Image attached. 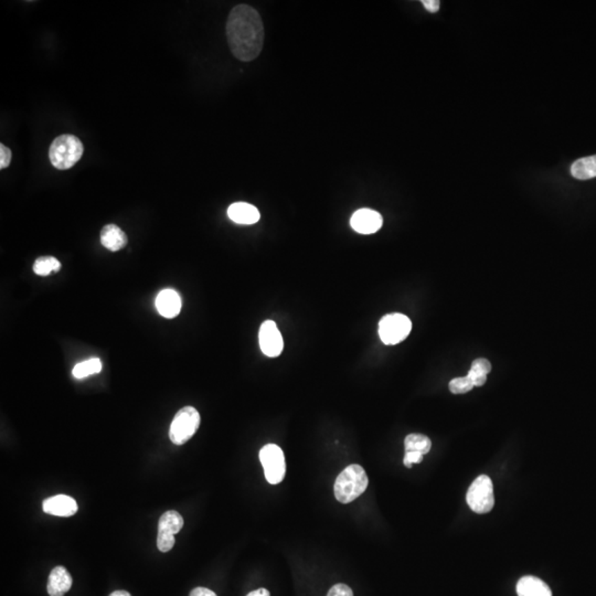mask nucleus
I'll return each instance as SVG.
<instances>
[{
  "instance_id": "obj_1",
  "label": "nucleus",
  "mask_w": 596,
  "mask_h": 596,
  "mask_svg": "<svg viewBox=\"0 0 596 596\" xmlns=\"http://www.w3.org/2000/svg\"><path fill=\"white\" fill-rule=\"evenodd\" d=\"M227 39L231 53L238 60H255L264 44V26L260 14L251 6L241 3L227 18Z\"/></svg>"
},
{
  "instance_id": "obj_2",
  "label": "nucleus",
  "mask_w": 596,
  "mask_h": 596,
  "mask_svg": "<svg viewBox=\"0 0 596 596\" xmlns=\"http://www.w3.org/2000/svg\"><path fill=\"white\" fill-rule=\"evenodd\" d=\"M369 478L364 467L353 464L346 467L335 481V497L342 503H353L366 492Z\"/></svg>"
},
{
  "instance_id": "obj_3",
  "label": "nucleus",
  "mask_w": 596,
  "mask_h": 596,
  "mask_svg": "<svg viewBox=\"0 0 596 596\" xmlns=\"http://www.w3.org/2000/svg\"><path fill=\"white\" fill-rule=\"evenodd\" d=\"M84 153L82 142L74 135H61L50 146L49 158L53 167L66 170L73 167Z\"/></svg>"
},
{
  "instance_id": "obj_4",
  "label": "nucleus",
  "mask_w": 596,
  "mask_h": 596,
  "mask_svg": "<svg viewBox=\"0 0 596 596\" xmlns=\"http://www.w3.org/2000/svg\"><path fill=\"white\" fill-rule=\"evenodd\" d=\"M199 412L194 407H185L177 412L170 424L169 438L175 445H183L196 434L200 427Z\"/></svg>"
},
{
  "instance_id": "obj_5",
  "label": "nucleus",
  "mask_w": 596,
  "mask_h": 596,
  "mask_svg": "<svg viewBox=\"0 0 596 596\" xmlns=\"http://www.w3.org/2000/svg\"><path fill=\"white\" fill-rule=\"evenodd\" d=\"M468 506L476 514H484L492 512L495 506L494 485L486 475H481L473 481L466 495Z\"/></svg>"
},
{
  "instance_id": "obj_6",
  "label": "nucleus",
  "mask_w": 596,
  "mask_h": 596,
  "mask_svg": "<svg viewBox=\"0 0 596 596\" xmlns=\"http://www.w3.org/2000/svg\"><path fill=\"white\" fill-rule=\"evenodd\" d=\"M412 323L405 315H386L379 323V336L384 345H397L410 335Z\"/></svg>"
},
{
  "instance_id": "obj_7",
  "label": "nucleus",
  "mask_w": 596,
  "mask_h": 596,
  "mask_svg": "<svg viewBox=\"0 0 596 596\" xmlns=\"http://www.w3.org/2000/svg\"><path fill=\"white\" fill-rule=\"evenodd\" d=\"M260 460L266 481L271 485L282 483L286 474V463L282 449L275 444H268L260 451Z\"/></svg>"
},
{
  "instance_id": "obj_8",
  "label": "nucleus",
  "mask_w": 596,
  "mask_h": 596,
  "mask_svg": "<svg viewBox=\"0 0 596 596\" xmlns=\"http://www.w3.org/2000/svg\"><path fill=\"white\" fill-rule=\"evenodd\" d=\"M183 527V518L178 512L169 510L162 514L158 523L157 547L162 552H168L175 546V534Z\"/></svg>"
},
{
  "instance_id": "obj_9",
  "label": "nucleus",
  "mask_w": 596,
  "mask_h": 596,
  "mask_svg": "<svg viewBox=\"0 0 596 596\" xmlns=\"http://www.w3.org/2000/svg\"><path fill=\"white\" fill-rule=\"evenodd\" d=\"M259 340L261 351L266 357L275 358L282 353L284 342L282 334L273 320H266L261 325Z\"/></svg>"
},
{
  "instance_id": "obj_10",
  "label": "nucleus",
  "mask_w": 596,
  "mask_h": 596,
  "mask_svg": "<svg viewBox=\"0 0 596 596\" xmlns=\"http://www.w3.org/2000/svg\"><path fill=\"white\" fill-rule=\"evenodd\" d=\"M383 219L381 214L371 209H359L353 214L351 225L360 234H372L380 230Z\"/></svg>"
},
{
  "instance_id": "obj_11",
  "label": "nucleus",
  "mask_w": 596,
  "mask_h": 596,
  "mask_svg": "<svg viewBox=\"0 0 596 596\" xmlns=\"http://www.w3.org/2000/svg\"><path fill=\"white\" fill-rule=\"evenodd\" d=\"M42 509L48 514L58 517H71L77 514L79 507L77 501L70 496L57 495L46 499L42 503Z\"/></svg>"
},
{
  "instance_id": "obj_12",
  "label": "nucleus",
  "mask_w": 596,
  "mask_h": 596,
  "mask_svg": "<svg viewBox=\"0 0 596 596\" xmlns=\"http://www.w3.org/2000/svg\"><path fill=\"white\" fill-rule=\"evenodd\" d=\"M183 306L180 295L175 290H162L156 297V308L162 317L175 318L178 316Z\"/></svg>"
},
{
  "instance_id": "obj_13",
  "label": "nucleus",
  "mask_w": 596,
  "mask_h": 596,
  "mask_svg": "<svg viewBox=\"0 0 596 596\" xmlns=\"http://www.w3.org/2000/svg\"><path fill=\"white\" fill-rule=\"evenodd\" d=\"M72 577L64 566H55L48 579L47 591L50 596H64L71 588Z\"/></svg>"
},
{
  "instance_id": "obj_14",
  "label": "nucleus",
  "mask_w": 596,
  "mask_h": 596,
  "mask_svg": "<svg viewBox=\"0 0 596 596\" xmlns=\"http://www.w3.org/2000/svg\"><path fill=\"white\" fill-rule=\"evenodd\" d=\"M227 216L238 225H254L260 220L261 214L254 205L246 203H236L227 209Z\"/></svg>"
},
{
  "instance_id": "obj_15",
  "label": "nucleus",
  "mask_w": 596,
  "mask_h": 596,
  "mask_svg": "<svg viewBox=\"0 0 596 596\" xmlns=\"http://www.w3.org/2000/svg\"><path fill=\"white\" fill-rule=\"evenodd\" d=\"M102 245L110 250L111 252H118L125 248L127 244V236L120 227L116 225H105L101 231Z\"/></svg>"
},
{
  "instance_id": "obj_16",
  "label": "nucleus",
  "mask_w": 596,
  "mask_h": 596,
  "mask_svg": "<svg viewBox=\"0 0 596 596\" xmlns=\"http://www.w3.org/2000/svg\"><path fill=\"white\" fill-rule=\"evenodd\" d=\"M517 594L518 596H552V592L547 583L531 575L520 579L517 584Z\"/></svg>"
},
{
  "instance_id": "obj_17",
  "label": "nucleus",
  "mask_w": 596,
  "mask_h": 596,
  "mask_svg": "<svg viewBox=\"0 0 596 596\" xmlns=\"http://www.w3.org/2000/svg\"><path fill=\"white\" fill-rule=\"evenodd\" d=\"M571 175L579 180H588L596 177V155L581 158L571 166Z\"/></svg>"
},
{
  "instance_id": "obj_18",
  "label": "nucleus",
  "mask_w": 596,
  "mask_h": 596,
  "mask_svg": "<svg viewBox=\"0 0 596 596\" xmlns=\"http://www.w3.org/2000/svg\"><path fill=\"white\" fill-rule=\"evenodd\" d=\"M405 451H418L425 455L432 449V442L423 434H410L404 440Z\"/></svg>"
},
{
  "instance_id": "obj_19",
  "label": "nucleus",
  "mask_w": 596,
  "mask_h": 596,
  "mask_svg": "<svg viewBox=\"0 0 596 596\" xmlns=\"http://www.w3.org/2000/svg\"><path fill=\"white\" fill-rule=\"evenodd\" d=\"M102 361L99 358H91L75 364L72 375L77 379H83L89 375H96L102 371Z\"/></svg>"
},
{
  "instance_id": "obj_20",
  "label": "nucleus",
  "mask_w": 596,
  "mask_h": 596,
  "mask_svg": "<svg viewBox=\"0 0 596 596\" xmlns=\"http://www.w3.org/2000/svg\"><path fill=\"white\" fill-rule=\"evenodd\" d=\"M60 261L53 257H39L33 264V272L40 277H48L53 272L60 271Z\"/></svg>"
},
{
  "instance_id": "obj_21",
  "label": "nucleus",
  "mask_w": 596,
  "mask_h": 596,
  "mask_svg": "<svg viewBox=\"0 0 596 596\" xmlns=\"http://www.w3.org/2000/svg\"><path fill=\"white\" fill-rule=\"evenodd\" d=\"M449 388L451 393L464 394L471 391L472 389L474 388V384L471 379L466 375V377L453 379L449 382Z\"/></svg>"
},
{
  "instance_id": "obj_22",
  "label": "nucleus",
  "mask_w": 596,
  "mask_h": 596,
  "mask_svg": "<svg viewBox=\"0 0 596 596\" xmlns=\"http://www.w3.org/2000/svg\"><path fill=\"white\" fill-rule=\"evenodd\" d=\"M471 370H473V371L481 372V373H484V375H488V373L492 371V364H490V361L487 360V359H476V360L473 361Z\"/></svg>"
},
{
  "instance_id": "obj_23",
  "label": "nucleus",
  "mask_w": 596,
  "mask_h": 596,
  "mask_svg": "<svg viewBox=\"0 0 596 596\" xmlns=\"http://www.w3.org/2000/svg\"><path fill=\"white\" fill-rule=\"evenodd\" d=\"M327 596H353V592L349 586L339 583L329 590Z\"/></svg>"
},
{
  "instance_id": "obj_24",
  "label": "nucleus",
  "mask_w": 596,
  "mask_h": 596,
  "mask_svg": "<svg viewBox=\"0 0 596 596\" xmlns=\"http://www.w3.org/2000/svg\"><path fill=\"white\" fill-rule=\"evenodd\" d=\"M423 454L418 451H405L404 463L405 467L411 468L413 464H418L423 460Z\"/></svg>"
},
{
  "instance_id": "obj_25",
  "label": "nucleus",
  "mask_w": 596,
  "mask_h": 596,
  "mask_svg": "<svg viewBox=\"0 0 596 596\" xmlns=\"http://www.w3.org/2000/svg\"><path fill=\"white\" fill-rule=\"evenodd\" d=\"M11 157H12V153H11L10 149L3 144H0V168L1 169L8 167L10 165Z\"/></svg>"
},
{
  "instance_id": "obj_26",
  "label": "nucleus",
  "mask_w": 596,
  "mask_h": 596,
  "mask_svg": "<svg viewBox=\"0 0 596 596\" xmlns=\"http://www.w3.org/2000/svg\"><path fill=\"white\" fill-rule=\"evenodd\" d=\"M467 377L471 379L472 382H473L474 387L484 386L485 383H486L487 381V375H484V373H481V372L473 371V370H469V372H468Z\"/></svg>"
},
{
  "instance_id": "obj_27",
  "label": "nucleus",
  "mask_w": 596,
  "mask_h": 596,
  "mask_svg": "<svg viewBox=\"0 0 596 596\" xmlns=\"http://www.w3.org/2000/svg\"><path fill=\"white\" fill-rule=\"evenodd\" d=\"M422 3H423L425 9L429 10V12H436L440 9V1L438 0H423Z\"/></svg>"
},
{
  "instance_id": "obj_28",
  "label": "nucleus",
  "mask_w": 596,
  "mask_h": 596,
  "mask_svg": "<svg viewBox=\"0 0 596 596\" xmlns=\"http://www.w3.org/2000/svg\"><path fill=\"white\" fill-rule=\"evenodd\" d=\"M189 596H218L214 591H211L209 588H196L190 592Z\"/></svg>"
},
{
  "instance_id": "obj_29",
  "label": "nucleus",
  "mask_w": 596,
  "mask_h": 596,
  "mask_svg": "<svg viewBox=\"0 0 596 596\" xmlns=\"http://www.w3.org/2000/svg\"><path fill=\"white\" fill-rule=\"evenodd\" d=\"M246 596H271V593L266 588H259L257 591L250 592Z\"/></svg>"
},
{
  "instance_id": "obj_30",
  "label": "nucleus",
  "mask_w": 596,
  "mask_h": 596,
  "mask_svg": "<svg viewBox=\"0 0 596 596\" xmlns=\"http://www.w3.org/2000/svg\"><path fill=\"white\" fill-rule=\"evenodd\" d=\"M110 596H131L129 592L123 591V590H120V591L113 592Z\"/></svg>"
}]
</instances>
